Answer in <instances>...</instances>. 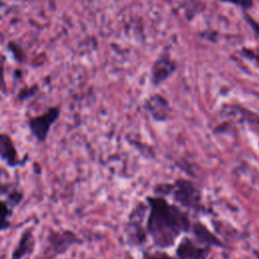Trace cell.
Here are the masks:
<instances>
[{"instance_id": "obj_6", "label": "cell", "mask_w": 259, "mask_h": 259, "mask_svg": "<svg viewBox=\"0 0 259 259\" xmlns=\"http://www.w3.org/2000/svg\"><path fill=\"white\" fill-rule=\"evenodd\" d=\"M210 249L191 234H185L177 242L174 256L176 259H207Z\"/></svg>"}, {"instance_id": "obj_16", "label": "cell", "mask_w": 259, "mask_h": 259, "mask_svg": "<svg viewBox=\"0 0 259 259\" xmlns=\"http://www.w3.org/2000/svg\"><path fill=\"white\" fill-rule=\"evenodd\" d=\"M221 1L241 6L244 9H248L253 5V0H221Z\"/></svg>"}, {"instance_id": "obj_2", "label": "cell", "mask_w": 259, "mask_h": 259, "mask_svg": "<svg viewBox=\"0 0 259 259\" xmlns=\"http://www.w3.org/2000/svg\"><path fill=\"white\" fill-rule=\"evenodd\" d=\"M154 194L170 197L182 208L200 213L205 211L200 189L187 178H177L170 183H159L154 187Z\"/></svg>"}, {"instance_id": "obj_15", "label": "cell", "mask_w": 259, "mask_h": 259, "mask_svg": "<svg viewBox=\"0 0 259 259\" xmlns=\"http://www.w3.org/2000/svg\"><path fill=\"white\" fill-rule=\"evenodd\" d=\"M37 87L34 86V87H28V88H23L17 95V99L20 100V101H23V100H26L28 98H30L32 95H34L35 91H36Z\"/></svg>"}, {"instance_id": "obj_7", "label": "cell", "mask_w": 259, "mask_h": 259, "mask_svg": "<svg viewBox=\"0 0 259 259\" xmlns=\"http://www.w3.org/2000/svg\"><path fill=\"white\" fill-rule=\"evenodd\" d=\"M0 158L9 168L23 167L28 161L27 156L25 158L19 156L12 138L4 132L0 135Z\"/></svg>"}, {"instance_id": "obj_14", "label": "cell", "mask_w": 259, "mask_h": 259, "mask_svg": "<svg viewBox=\"0 0 259 259\" xmlns=\"http://www.w3.org/2000/svg\"><path fill=\"white\" fill-rule=\"evenodd\" d=\"M141 259H176L164 249H156L152 251H144Z\"/></svg>"}, {"instance_id": "obj_1", "label": "cell", "mask_w": 259, "mask_h": 259, "mask_svg": "<svg viewBox=\"0 0 259 259\" xmlns=\"http://www.w3.org/2000/svg\"><path fill=\"white\" fill-rule=\"evenodd\" d=\"M146 228L149 239L155 247L168 249L177 244L179 239L189 234L193 221L189 211L161 195H148Z\"/></svg>"}, {"instance_id": "obj_12", "label": "cell", "mask_w": 259, "mask_h": 259, "mask_svg": "<svg viewBox=\"0 0 259 259\" xmlns=\"http://www.w3.org/2000/svg\"><path fill=\"white\" fill-rule=\"evenodd\" d=\"M0 190H1V197H2L1 201L6 203L12 209L17 207L23 200V197H24L23 191L14 184L2 182Z\"/></svg>"}, {"instance_id": "obj_9", "label": "cell", "mask_w": 259, "mask_h": 259, "mask_svg": "<svg viewBox=\"0 0 259 259\" xmlns=\"http://www.w3.org/2000/svg\"><path fill=\"white\" fill-rule=\"evenodd\" d=\"M176 70V64L168 57H160L155 61L151 71V83L154 86L160 85L167 80Z\"/></svg>"}, {"instance_id": "obj_17", "label": "cell", "mask_w": 259, "mask_h": 259, "mask_svg": "<svg viewBox=\"0 0 259 259\" xmlns=\"http://www.w3.org/2000/svg\"><path fill=\"white\" fill-rule=\"evenodd\" d=\"M245 19L247 20V22L249 23V25L251 26V28L257 33V35L259 36V23L257 21H255L249 14H245Z\"/></svg>"}, {"instance_id": "obj_5", "label": "cell", "mask_w": 259, "mask_h": 259, "mask_svg": "<svg viewBox=\"0 0 259 259\" xmlns=\"http://www.w3.org/2000/svg\"><path fill=\"white\" fill-rule=\"evenodd\" d=\"M61 115L60 106H51L46 111L29 117L27 120V127L30 135L38 144H44L52 130L54 123Z\"/></svg>"}, {"instance_id": "obj_13", "label": "cell", "mask_w": 259, "mask_h": 259, "mask_svg": "<svg viewBox=\"0 0 259 259\" xmlns=\"http://www.w3.org/2000/svg\"><path fill=\"white\" fill-rule=\"evenodd\" d=\"M13 214V209L6 203L1 201V232H4L10 227V220Z\"/></svg>"}, {"instance_id": "obj_10", "label": "cell", "mask_w": 259, "mask_h": 259, "mask_svg": "<svg viewBox=\"0 0 259 259\" xmlns=\"http://www.w3.org/2000/svg\"><path fill=\"white\" fill-rule=\"evenodd\" d=\"M34 245L35 240L33 231L31 228H28L21 233L15 247L11 252L10 259H23L24 257L29 256L34 249Z\"/></svg>"}, {"instance_id": "obj_11", "label": "cell", "mask_w": 259, "mask_h": 259, "mask_svg": "<svg viewBox=\"0 0 259 259\" xmlns=\"http://www.w3.org/2000/svg\"><path fill=\"white\" fill-rule=\"evenodd\" d=\"M193 237L199 240L201 243L209 247H223L222 241L200 221H193L190 233Z\"/></svg>"}, {"instance_id": "obj_8", "label": "cell", "mask_w": 259, "mask_h": 259, "mask_svg": "<svg viewBox=\"0 0 259 259\" xmlns=\"http://www.w3.org/2000/svg\"><path fill=\"white\" fill-rule=\"evenodd\" d=\"M145 108L157 122H164L169 118L170 105L167 99L159 94L150 96L145 102Z\"/></svg>"}, {"instance_id": "obj_3", "label": "cell", "mask_w": 259, "mask_h": 259, "mask_svg": "<svg viewBox=\"0 0 259 259\" xmlns=\"http://www.w3.org/2000/svg\"><path fill=\"white\" fill-rule=\"evenodd\" d=\"M148 213V204L146 201H140L128 213L123 227L125 240L132 247H142L147 242L149 236L146 228V218Z\"/></svg>"}, {"instance_id": "obj_4", "label": "cell", "mask_w": 259, "mask_h": 259, "mask_svg": "<svg viewBox=\"0 0 259 259\" xmlns=\"http://www.w3.org/2000/svg\"><path fill=\"white\" fill-rule=\"evenodd\" d=\"M82 238L72 230H51L48 233L40 259H55L57 256L65 254L71 247L82 244Z\"/></svg>"}]
</instances>
